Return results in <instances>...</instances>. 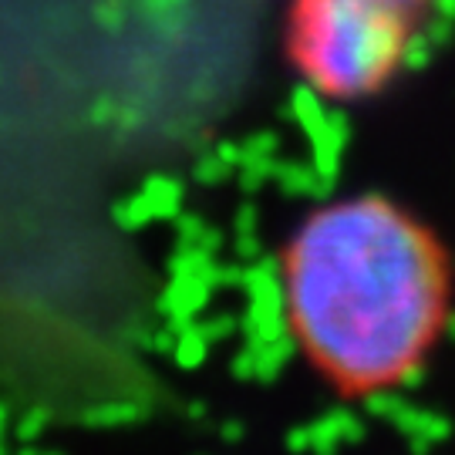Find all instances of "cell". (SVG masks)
Masks as SVG:
<instances>
[{
  "label": "cell",
  "instance_id": "cell-2",
  "mask_svg": "<svg viewBox=\"0 0 455 455\" xmlns=\"http://www.w3.org/2000/svg\"><path fill=\"white\" fill-rule=\"evenodd\" d=\"M432 11L435 0H293L287 54L317 95L361 101L402 71Z\"/></svg>",
  "mask_w": 455,
  "mask_h": 455
},
{
  "label": "cell",
  "instance_id": "cell-1",
  "mask_svg": "<svg viewBox=\"0 0 455 455\" xmlns=\"http://www.w3.org/2000/svg\"><path fill=\"white\" fill-rule=\"evenodd\" d=\"M283 310L314 371L344 395L408 381L449 321L452 274L439 236L385 196L314 210L280 260Z\"/></svg>",
  "mask_w": 455,
  "mask_h": 455
}]
</instances>
